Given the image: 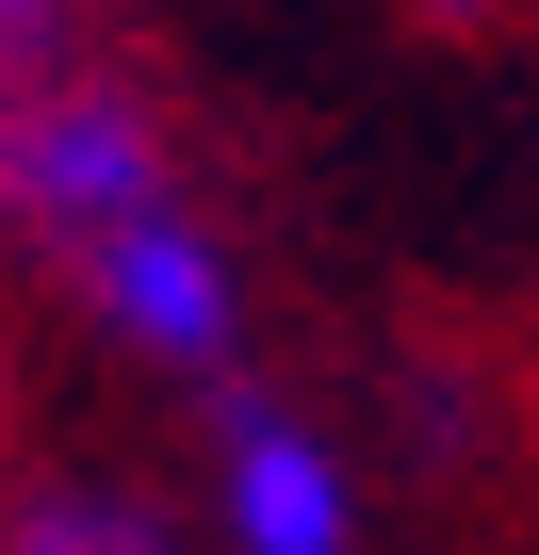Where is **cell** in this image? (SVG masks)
<instances>
[{
	"mask_svg": "<svg viewBox=\"0 0 539 555\" xmlns=\"http://www.w3.org/2000/svg\"><path fill=\"white\" fill-rule=\"evenodd\" d=\"M164 196H180V147L131 82H99V66H17L0 82V229L34 261H82L99 229H131Z\"/></svg>",
	"mask_w": 539,
	"mask_h": 555,
	"instance_id": "cell-1",
	"label": "cell"
},
{
	"mask_svg": "<svg viewBox=\"0 0 539 555\" xmlns=\"http://www.w3.org/2000/svg\"><path fill=\"white\" fill-rule=\"evenodd\" d=\"M66 295H82L131 360H164V376H213V392H229V360H245V261H229V229H213L196 196L99 229V245L66 261Z\"/></svg>",
	"mask_w": 539,
	"mask_h": 555,
	"instance_id": "cell-2",
	"label": "cell"
},
{
	"mask_svg": "<svg viewBox=\"0 0 539 555\" xmlns=\"http://www.w3.org/2000/svg\"><path fill=\"white\" fill-rule=\"evenodd\" d=\"M213 539L229 555H360V457L279 392H213Z\"/></svg>",
	"mask_w": 539,
	"mask_h": 555,
	"instance_id": "cell-3",
	"label": "cell"
},
{
	"mask_svg": "<svg viewBox=\"0 0 539 555\" xmlns=\"http://www.w3.org/2000/svg\"><path fill=\"white\" fill-rule=\"evenodd\" d=\"M0 555H180V539H164L147 490H115V474H50V490L0 506Z\"/></svg>",
	"mask_w": 539,
	"mask_h": 555,
	"instance_id": "cell-4",
	"label": "cell"
},
{
	"mask_svg": "<svg viewBox=\"0 0 539 555\" xmlns=\"http://www.w3.org/2000/svg\"><path fill=\"white\" fill-rule=\"evenodd\" d=\"M409 17H425V34H490V17H506V0H409Z\"/></svg>",
	"mask_w": 539,
	"mask_h": 555,
	"instance_id": "cell-5",
	"label": "cell"
},
{
	"mask_svg": "<svg viewBox=\"0 0 539 555\" xmlns=\"http://www.w3.org/2000/svg\"><path fill=\"white\" fill-rule=\"evenodd\" d=\"M50 17H66V0H0V34H50Z\"/></svg>",
	"mask_w": 539,
	"mask_h": 555,
	"instance_id": "cell-6",
	"label": "cell"
}]
</instances>
